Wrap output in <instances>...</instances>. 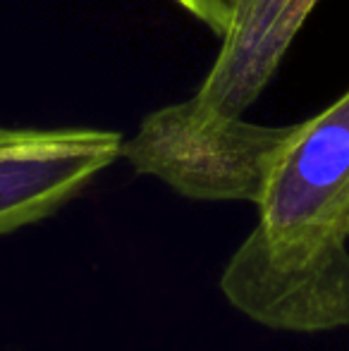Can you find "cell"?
<instances>
[{"label":"cell","mask_w":349,"mask_h":351,"mask_svg":"<svg viewBox=\"0 0 349 351\" xmlns=\"http://www.w3.org/2000/svg\"><path fill=\"white\" fill-rule=\"evenodd\" d=\"M256 210L220 273L228 304L278 332L347 328L349 88L294 125Z\"/></svg>","instance_id":"6da1fadb"},{"label":"cell","mask_w":349,"mask_h":351,"mask_svg":"<svg viewBox=\"0 0 349 351\" xmlns=\"http://www.w3.org/2000/svg\"><path fill=\"white\" fill-rule=\"evenodd\" d=\"M292 132L294 125H258L191 96L149 112L120 158L189 201L258 206Z\"/></svg>","instance_id":"7a4b0ae2"},{"label":"cell","mask_w":349,"mask_h":351,"mask_svg":"<svg viewBox=\"0 0 349 351\" xmlns=\"http://www.w3.org/2000/svg\"><path fill=\"white\" fill-rule=\"evenodd\" d=\"M173 3L191 14L196 22L208 27V32L220 41L230 29L237 0H173Z\"/></svg>","instance_id":"5b68a950"},{"label":"cell","mask_w":349,"mask_h":351,"mask_svg":"<svg viewBox=\"0 0 349 351\" xmlns=\"http://www.w3.org/2000/svg\"><path fill=\"white\" fill-rule=\"evenodd\" d=\"M318 0H237L218 56L194 98L228 115H244L280 70Z\"/></svg>","instance_id":"277c9868"},{"label":"cell","mask_w":349,"mask_h":351,"mask_svg":"<svg viewBox=\"0 0 349 351\" xmlns=\"http://www.w3.org/2000/svg\"><path fill=\"white\" fill-rule=\"evenodd\" d=\"M122 141L98 127L0 125V237L65 208L120 158Z\"/></svg>","instance_id":"3957f363"}]
</instances>
